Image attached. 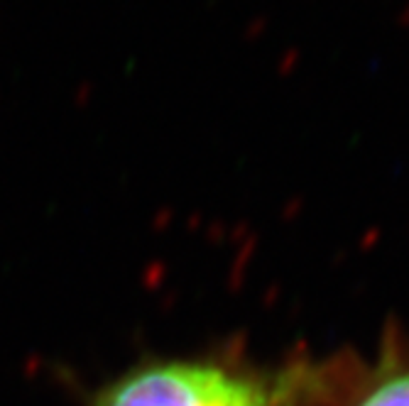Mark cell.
Returning a JSON list of instances; mask_svg holds the SVG:
<instances>
[{"label": "cell", "instance_id": "obj_2", "mask_svg": "<svg viewBox=\"0 0 409 406\" xmlns=\"http://www.w3.org/2000/svg\"><path fill=\"white\" fill-rule=\"evenodd\" d=\"M353 406H409V365L385 370Z\"/></svg>", "mask_w": 409, "mask_h": 406}, {"label": "cell", "instance_id": "obj_5", "mask_svg": "<svg viewBox=\"0 0 409 406\" xmlns=\"http://www.w3.org/2000/svg\"><path fill=\"white\" fill-rule=\"evenodd\" d=\"M397 25H400V28H405V30H409V3L400 10V15H397Z\"/></svg>", "mask_w": 409, "mask_h": 406}, {"label": "cell", "instance_id": "obj_4", "mask_svg": "<svg viewBox=\"0 0 409 406\" xmlns=\"http://www.w3.org/2000/svg\"><path fill=\"white\" fill-rule=\"evenodd\" d=\"M267 28H270L267 15H255V18H250V23L246 25V30H243V37H246L248 42H255L260 40V37H265Z\"/></svg>", "mask_w": 409, "mask_h": 406}, {"label": "cell", "instance_id": "obj_3", "mask_svg": "<svg viewBox=\"0 0 409 406\" xmlns=\"http://www.w3.org/2000/svg\"><path fill=\"white\" fill-rule=\"evenodd\" d=\"M299 62H301V52L296 50V47H292V50H287L284 54L277 59V74L280 76H289V74L296 71Z\"/></svg>", "mask_w": 409, "mask_h": 406}, {"label": "cell", "instance_id": "obj_1", "mask_svg": "<svg viewBox=\"0 0 409 406\" xmlns=\"http://www.w3.org/2000/svg\"><path fill=\"white\" fill-rule=\"evenodd\" d=\"M309 379L219 357H164L120 372L88 406H296Z\"/></svg>", "mask_w": 409, "mask_h": 406}]
</instances>
